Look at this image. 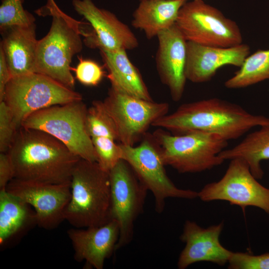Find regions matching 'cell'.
Returning <instances> with one entry per match:
<instances>
[{
	"label": "cell",
	"mask_w": 269,
	"mask_h": 269,
	"mask_svg": "<svg viewBox=\"0 0 269 269\" xmlns=\"http://www.w3.org/2000/svg\"><path fill=\"white\" fill-rule=\"evenodd\" d=\"M88 108L82 100L53 106L27 117L20 127L45 132L64 144L81 158L97 162L86 127Z\"/></svg>",
	"instance_id": "cell-6"
},
{
	"label": "cell",
	"mask_w": 269,
	"mask_h": 269,
	"mask_svg": "<svg viewBox=\"0 0 269 269\" xmlns=\"http://www.w3.org/2000/svg\"><path fill=\"white\" fill-rule=\"evenodd\" d=\"M250 52L249 46L243 43L231 47H221L187 41L186 78L195 83L208 82L223 66L232 65L240 67Z\"/></svg>",
	"instance_id": "cell-17"
},
{
	"label": "cell",
	"mask_w": 269,
	"mask_h": 269,
	"mask_svg": "<svg viewBox=\"0 0 269 269\" xmlns=\"http://www.w3.org/2000/svg\"><path fill=\"white\" fill-rule=\"evenodd\" d=\"M100 51L111 87L126 94L153 100L139 71L126 50Z\"/></svg>",
	"instance_id": "cell-20"
},
{
	"label": "cell",
	"mask_w": 269,
	"mask_h": 269,
	"mask_svg": "<svg viewBox=\"0 0 269 269\" xmlns=\"http://www.w3.org/2000/svg\"><path fill=\"white\" fill-rule=\"evenodd\" d=\"M14 177L43 183H70L80 157L64 144L43 131L19 128L7 152Z\"/></svg>",
	"instance_id": "cell-1"
},
{
	"label": "cell",
	"mask_w": 269,
	"mask_h": 269,
	"mask_svg": "<svg viewBox=\"0 0 269 269\" xmlns=\"http://www.w3.org/2000/svg\"><path fill=\"white\" fill-rule=\"evenodd\" d=\"M72 3L92 28L84 36L87 46L107 51H127L138 46L134 34L112 12L98 7L92 0H72Z\"/></svg>",
	"instance_id": "cell-14"
},
{
	"label": "cell",
	"mask_w": 269,
	"mask_h": 269,
	"mask_svg": "<svg viewBox=\"0 0 269 269\" xmlns=\"http://www.w3.org/2000/svg\"><path fill=\"white\" fill-rule=\"evenodd\" d=\"M269 80V49H259L248 56L233 76L225 82L229 89L247 87Z\"/></svg>",
	"instance_id": "cell-24"
},
{
	"label": "cell",
	"mask_w": 269,
	"mask_h": 269,
	"mask_svg": "<svg viewBox=\"0 0 269 269\" xmlns=\"http://www.w3.org/2000/svg\"><path fill=\"white\" fill-rule=\"evenodd\" d=\"M37 13L50 15L52 20L47 34L38 40L34 73L73 89L75 79L71 63L73 57L83 48L81 35L84 36L85 32L82 23L62 11L54 0H47Z\"/></svg>",
	"instance_id": "cell-3"
},
{
	"label": "cell",
	"mask_w": 269,
	"mask_h": 269,
	"mask_svg": "<svg viewBox=\"0 0 269 269\" xmlns=\"http://www.w3.org/2000/svg\"><path fill=\"white\" fill-rule=\"evenodd\" d=\"M120 144L122 159L130 165L140 182L152 192L156 212H163L165 200L168 198L198 197V192L179 188L169 179L160 148L152 134H146L137 146Z\"/></svg>",
	"instance_id": "cell-8"
},
{
	"label": "cell",
	"mask_w": 269,
	"mask_h": 269,
	"mask_svg": "<svg viewBox=\"0 0 269 269\" xmlns=\"http://www.w3.org/2000/svg\"><path fill=\"white\" fill-rule=\"evenodd\" d=\"M230 269H269V253L254 255L233 252L228 262Z\"/></svg>",
	"instance_id": "cell-30"
},
{
	"label": "cell",
	"mask_w": 269,
	"mask_h": 269,
	"mask_svg": "<svg viewBox=\"0 0 269 269\" xmlns=\"http://www.w3.org/2000/svg\"><path fill=\"white\" fill-rule=\"evenodd\" d=\"M230 160L223 176L218 181L206 184L198 192V197L205 202L227 201L243 209L256 207L269 215V188L258 182L244 160Z\"/></svg>",
	"instance_id": "cell-12"
},
{
	"label": "cell",
	"mask_w": 269,
	"mask_h": 269,
	"mask_svg": "<svg viewBox=\"0 0 269 269\" xmlns=\"http://www.w3.org/2000/svg\"><path fill=\"white\" fill-rule=\"evenodd\" d=\"M5 189L33 208L39 227L52 230L65 220L64 212L71 196L70 183L54 184L13 178Z\"/></svg>",
	"instance_id": "cell-13"
},
{
	"label": "cell",
	"mask_w": 269,
	"mask_h": 269,
	"mask_svg": "<svg viewBox=\"0 0 269 269\" xmlns=\"http://www.w3.org/2000/svg\"><path fill=\"white\" fill-rule=\"evenodd\" d=\"M71 196L64 220L77 228L102 226L112 219L109 172L81 158L71 180Z\"/></svg>",
	"instance_id": "cell-4"
},
{
	"label": "cell",
	"mask_w": 269,
	"mask_h": 269,
	"mask_svg": "<svg viewBox=\"0 0 269 269\" xmlns=\"http://www.w3.org/2000/svg\"><path fill=\"white\" fill-rule=\"evenodd\" d=\"M269 125V118L250 113L241 106L217 98L183 104L152 126L178 134L201 131L236 139L252 129Z\"/></svg>",
	"instance_id": "cell-2"
},
{
	"label": "cell",
	"mask_w": 269,
	"mask_h": 269,
	"mask_svg": "<svg viewBox=\"0 0 269 269\" xmlns=\"http://www.w3.org/2000/svg\"><path fill=\"white\" fill-rule=\"evenodd\" d=\"M2 49L11 78L34 73L38 40L35 23L15 25L0 32Z\"/></svg>",
	"instance_id": "cell-19"
},
{
	"label": "cell",
	"mask_w": 269,
	"mask_h": 269,
	"mask_svg": "<svg viewBox=\"0 0 269 269\" xmlns=\"http://www.w3.org/2000/svg\"><path fill=\"white\" fill-rule=\"evenodd\" d=\"M187 0H140L132 24L151 39L175 24L181 7Z\"/></svg>",
	"instance_id": "cell-21"
},
{
	"label": "cell",
	"mask_w": 269,
	"mask_h": 269,
	"mask_svg": "<svg viewBox=\"0 0 269 269\" xmlns=\"http://www.w3.org/2000/svg\"><path fill=\"white\" fill-rule=\"evenodd\" d=\"M24 0H1L0 5V31L15 25L35 23L34 16L23 7Z\"/></svg>",
	"instance_id": "cell-26"
},
{
	"label": "cell",
	"mask_w": 269,
	"mask_h": 269,
	"mask_svg": "<svg viewBox=\"0 0 269 269\" xmlns=\"http://www.w3.org/2000/svg\"><path fill=\"white\" fill-rule=\"evenodd\" d=\"M76 78L81 84L88 86H97L105 76L103 67L90 59L80 58L74 69Z\"/></svg>",
	"instance_id": "cell-29"
},
{
	"label": "cell",
	"mask_w": 269,
	"mask_h": 269,
	"mask_svg": "<svg viewBox=\"0 0 269 269\" xmlns=\"http://www.w3.org/2000/svg\"><path fill=\"white\" fill-rule=\"evenodd\" d=\"M86 127L91 137H107L118 141L115 124L106 111L103 101H94L88 108Z\"/></svg>",
	"instance_id": "cell-25"
},
{
	"label": "cell",
	"mask_w": 269,
	"mask_h": 269,
	"mask_svg": "<svg viewBox=\"0 0 269 269\" xmlns=\"http://www.w3.org/2000/svg\"><path fill=\"white\" fill-rule=\"evenodd\" d=\"M103 103L115 124L118 141L126 145H134L141 139L156 120L167 114L169 108L167 103L137 98L111 87Z\"/></svg>",
	"instance_id": "cell-10"
},
{
	"label": "cell",
	"mask_w": 269,
	"mask_h": 269,
	"mask_svg": "<svg viewBox=\"0 0 269 269\" xmlns=\"http://www.w3.org/2000/svg\"><path fill=\"white\" fill-rule=\"evenodd\" d=\"M109 177L112 218L117 221L120 228L116 251L132 241L134 223L143 211L148 190L123 159L111 169Z\"/></svg>",
	"instance_id": "cell-11"
},
{
	"label": "cell",
	"mask_w": 269,
	"mask_h": 269,
	"mask_svg": "<svg viewBox=\"0 0 269 269\" xmlns=\"http://www.w3.org/2000/svg\"><path fill=\"white\" fill-rule=\"evenodd\" d=\"M82 100V95L44 75L31 73L11 78L3 100L17 129L30 114L53 106Z\"/></svg>",
	"instance_id": "cell-7"
},
{
	"label": "cell",
	"mask_w": 269,
	"mask_h": 269,
	"mask_svg": "<svg viewBox=\"0 0 269 269\" xmlns=\"http://www.w3.org/2000/svg\"><path fill=\"white\" fill-rule=\"evenodd\" d=\"M11 76L2 49L0 47V102L4 99L5 89Z\"/></svg>",
	"instance_id": "cell-32"
},
{
	"label": "cell",
	"mask_w": 269,
	"mask_h": 269,
	"mask_svg": "<svg viewBox=\"0 0 269 269\" xmlns=\"http://www.w3.org/2000/svg\"><path fill=\"white\" fill-rule=\"evenodd\" d=\"M219 156L224 160H244L255 178L261 179L264 173L261 163L269 159V125L249 134L237 145L222 151Z\"/></svg>",
	"instance_id": "cell-23"
},
{
	"label": "cell",
	"mask_w": 269,
	"mask_h": 269,
	"mask_svg": "<svg viewBox=\"0 0 269 269\" xmlns=\"http://www.w3.org/2000/svg\"><path fill=\"white\" fill-rule=\"evenodd\" d=\"M175 24L187 41L221 47L243 42L236 22L202 0L186 2L179 11Z\"/></svg>",
	"instance_id": "cell-9"
},
{
	"label": "cell",
	"mask_w": 269,
	"mask_h": 269,
	"mask_svg": "<svg viewBox=\"0 0 269 269\" xmlns=\"http://www.w3.org/2000/svg\"><path fill=\"white\" fill-rule=\"evenodd\" d=\"M152 135L164 164L178 172H202L225 161L219 154L228 141L217 134L197 131L171 134L159 128Z\"/></svg>",
	"instance_id": "cell-5"
},
{
	"label": "cell",
	"mask_w": 269,
	"mask_h": 269,
	"mask_svg": "<svg viewBox=\"0 0 269 269\" xmlns=\"http://www.w3.org/2000/svg\"><path fill=\"white\" fill-rule=\"evenodd\" d=\"M91 139L98 163L103 170L109 172L122 159L120 143L107 137H93Z\"/></svg>",
	"instance_id": "cell-27"
},
{
	"label": "cell",
	"mask_w": 269,
	"mask_h": 269,
	"mask_svg": "<svg viewBox=\"0 0 269 269\" xmlns=\"http://www.w3.org/2000/svg\"><path fill=\"white\" fill-rule=\"evenodd\" d=\"M67 235L77 261H85L86 267L103 269L105 260L116 251L120 228L112 219L100 226L70 229Z\"/></svg>",
	"instance_id": "cell-18"
},
{
	"label": "cell",
	"mask_w": 269,
	"mask_h": 269,
	"mask_svg": "<svg viewBox=\"0 0 269 269\" xmlns=\"http://www.w3.org/2000/svg\"><path fill=\"white\" fill-rule=\"evenodd\" d=\"M156 54V64L161 82L166 85L172 99L179 101L186 81L187 41L176 24L160 32Z\"/></svg>",
	"instance_id": "cell-15"
},
{
	"label": "cell",
	"mask_w": 269,
	"mask_h": 269,
	"mask_svg": "<svg viewBox=\"0 0 269 269\" xmlns=\"http://www.w3.org/2000/svg\"><path fill=\"white\" fill-rule=\"evenodd\" d=\"M14 177V169L8 153L0 152V190L5 189L7 185Z\"/></svg>",
	"instance_id": "cell-31"
},
{
	"label": "cell",
	"mask_w": 269,
	"mask_h": 269,
	"mask_svg": "<svg viewBox=\"0 0 269 269\" xmlns=\"http://www.w3.org/2000/svg\"><path fill=\"white\" fill-rule=\"evenodd\" d=\"M32 207L20 198L0 190V245H7L37 225Z\"/></svg>",
	"instance_id": "cell-22"
},
{
	"label": "cell",
	"mask_w": 269,
	"mask_h": 269,
	"mask_svg": "<svg viewBox=\"0 0 269 269\" xmlns=\"http://www.w3.org/2000/svg\"><path fill=\"white\" fill-rule=\"evenodd\" d=\"M11 112L4 101L0 102V151L7 152L17 131Z\"/></svg>",
	"instance_id": "cell-28"
},
{
	"label": "cell",
	"mask_w": 269,
	"mask_h": 269,
	"mask_svg": "<svg viewBox=\"0 0 269 269\" xmlns=\"http://www.w3.org/2000/svg\"><path fill=\"white\" fill-rule=\"evenodd\" d=\"M224 223L203 228L196 223L187 220L183 227L180 240L185 246L177 262L179 269L200 262H209L223 266L228 262L233 252L224 247L219 237Z\"/></svg>",
	"instance_id": "cell-16"
}]
</instances>
